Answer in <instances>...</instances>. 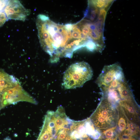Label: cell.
Masks as SVG:
<instances>
[{
	"mask_svg": "<svg viewBox=\"0 0 140 140\" xmlns=\"http://www.w3.org/2000/svg\"><path fill=\"white\" fill-rule=\"evenodd\" d=\"M116 126L103 130L102 134L105 140H115L116 134Z\"/></svg>",
	"mask_w": 140,
	"mask_h": 140,
	"instance_id": "9c48e42d",
	"label": "cell"
},
{
	"mask_svg": "<svg viewBox=\"0 0 140 140\" xmlns=\"http://www.w3.org/2000/svg\"><path fill=\"white\" fill-rule=\"evenodd\" d=\"M93 139H91L90 137H89L85 138L79 139L77 140H93Z\"/></svg>",
	"mask_w": 140,
	"mask_h": 140,
	"instance_id": "4fadbf2b",
	"label": "cell"
},
{
	"mask_svg": "<svg viewBox=\"0 0 140 140\" xmlns=\"http://www.w3.org/2000/svg\"><path fill=\"white\" fill-rule=\"evenodd\" d=\"M118 116L117 107L102 97L96 109L89 118L96 129L104 130L116 126Z\"/></svg>",
	"mask_w": 140,
	"mask_h": 140,
	"instance_id": "7a4b0ae2",
	"label": "cell"
},
{
	"mask_svg": "<svg viewBox=\"0 0 140 140\" xmlns=\"http://www.w3.org/2000/svg\"><path fill=\"white\" fill-rule=\"evenodd\" d=\"M8 20L13 19L24 21L30 13L18 0H9L4 9Z\"/></svg>",
	"mask_w": 140,
	"mask_h": 140,
	"instance_id": "277c9868",
	"label": "cell"
},
{
	"mask_svg": "<svg viewBox=\"0 0 140 140\" xmlns=\"http://www.w3.org/2000/svg\"><path fill=\"white\" fill-rule=\"evenodd\" d=\"M13 83V78L0 69V110L3 107V97L7 90L12 87Z\"/></svg>",
	"mask_w": 140,
	"mask_h": 140,
	"instance_id": "8992f818",
	"label": "cell"
},
{
	"mask_svg": "<svg viewBox=\"0 0 140 140\" xmlns=\"http://www.w3.org/2000/svg\"><path fill=\"white\" fill-rule=\"evenodd\" d=\"M9 0H0V15L5 14L4 9Z\"/></svg>",
	"mask_w": 140,
	"mask_h": 140,
	"instance_id": "7c38bea8",
	"label": "cell"
},
{
	"mask_svg": "<svg viewBox=\"0 0 140 140\" xmlns=\"http://www.w3.org/2000/svg\"><path fill=\"white\" fill-rule=\"evenodd\" d=\"M36 25L41 47L51 56V62L60 58H71L73 53L79 49V39L72 36L74 24L61 25L55 23L44 15L37 17Z\"/></svg>",
	"mask_w": 140,
	"mask_h": 140,
	"instance_id": "6da1fadb",
	"label": "cell"
},
{
	"mask_svg": "<svg viewBox=\"0 0 140 140\" xmlns=\"http://www.w3.org/2000/svg\"><path fill=\"white\" fill-rule=\"evenodd\" d=\"M93 72L89 65L85 62L72 64L65 72L63 85L66 89L81 87L92 78Z\"/></svg>",
	"mask_w": 140,
	"mask_h": 140,
	"instance_id": "3957f363",
	"label": "cell"
},
{
	"mask_svg": "<svg viewBox=\"0 0 140 140\" xmlns=\"http://www.w3.org/2000/svg\"><path fill=\"white\" fill-rule=\"evenodd\" d=\"M139 125L128 121L126 129L122 133L134 138L139 136Z\"/></svg>",
	"mask_w": 140,
	"mask_h": 140,
	"instance_id": "ba28073f",
	"label": "cell"
},
{
	"mask_svg": "<svg viewBox=\"0 0 140 140\" xmlns=\"http://www.w3.org/2000/svg\"><path fill=\"white\" fill-rule=\"evenodd\" d=\"M119 105L122 109L128 120L139 125V108L135 100H121Z\"/></svg>",
	"mask_w": 140,
	"mask_h": 140,
	"instance_id": "5b68a950",
	"label": "cell"
},
{
	"mask_svg": "<svg viewBox=\"0 0 140 140\" xmlns=\"http://www.w3.org/2000/svg\"><path fill=\"white\" fill-rule=\"evenodd\" d=\"M115 140H138L134 137L122 133H118L116 135Z\"/></svg>",
	"mask_w": 140,
	"mask_h": 140,
	"instance_id": "8fae6325",
	"label": "cell"
},
{
	"mask_svg": "<svg viewBox=\"0 0 140 140\" xmlns=\"http://www.w3.org/2000/svg\"><path fill=\"white\" fill-rule=\"evenodd\" d=\"M114 1L112 0H95L92 1L91 3L97 8H107L109 7Z\"/></svg>",
	"mask_w": 140,
	"mask_h": 140,
	"instance_id": "30bf717a",
	"label": "cell"
},
{
	"mask_svg": "<svg viewBox=\"0 0 140 140\" xmlns=\"http://www.w3.org/2000/svg\"><path fill=\"white\" fill-rule=\"evenodd\" d=\"M4 140H11V139L9 137H7L5 138Z\"/></svg>",
	"mask_w": 140,
	"mask_h": 140,
	"instance_id": "5bb4252c",
	"label": "cell"
},
{
	"mask_svg": "<svg viewBox=\"0 0 140 140\" xmlns=\"http://www.w3.org/2000/svg\"><path fill=\"white\" fill-rule=\"evenodd\" d=\"M118 112V118L116 126L118 133L123 132L126 129L128 120L122 109L119 105L117 107Z\"/></svg>",
	"mask_w": 140,
	"mask_h": 140,
	"instance_id": "52a82bcc",
	"label": "cell"
}]
</instances>
